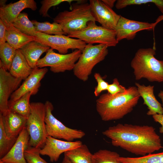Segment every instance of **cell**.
I'll use <instances>...</instances> for the list:
<instances>
[{
  "mask_svg": "<svg viewBox=\"0 0 163 163\" xmlns=\"http://www.w3.org/2000/svg\"><path fill=\"white\" fill-rule=\"evenodd\" d=\"M102 134L111 139L113 145L136 155L152 154L162 147L160 136L152 126L119 123Z\"/></svg>",
  "mask_w": 163,
  "mask_h": 163,
  "instance_id": "1",
  "label": "cell"
},
{
  "mask_svg": "<svg viewBox=\"0 0 163 163\" xmlns=\"http://www.w3.org/2000/svg\"><path fill=\"white\" fill-rule=\"evenodd\" d=\"M136 86H129L123 93L101 95L96 101V109L105 121L119 120L130 113L140 97Z\"/></svg>",
  "mask_w": 163,
  "mask_h": 163,
  "instance_id": "2",
  "label": "cell"
},
{
  "mask_svg": "<svg viewBox=\"0 0 163 163\" xmlns=\"http://www.w3.org/2000/svg\"><path fill=\"white\" fill-rule=\"evenodd\" d=\"M155 54V47L137 50L130 63L136 80L144 78L150 82H163V60L156 59Z\"/></svg>",
  "mask_w": 163,
  "mask_h": 163,
  "instance_id": "3",
  "label": "cell"
},
{
  "mask_svg": "<svg viewBox=\"0 0 163 163\" xmlns=\"http://www.w3.org/2000/svg\"><path fill=\"white\" fill-rule=\"evenodd\" d=\"M71 8L70 11L59 12L53 18L54 22L60 24L67 35L85 28L89 21H96L90 4L86 1L78 0L72 4Z\"/></svg>",
  "mask_w": 163,
  "mask_h": 163,
  "instance_id": "4",
  "label": "cell"
},
{
  "mask_svg": "<svg viewBox=\"0 0 163 163\" xmlns=\"http://www.w3.org/2000/svg\"><path fill=\"white\" fill-rule=\"evenodd\" d=\"M45 104L40 102L30 103V112L27 119L26 127L30 136L29 146L42 148L48 136L45 118Z\"/></svg>",
  "mask_w": 163,
  "mask_h": 163,
  "instance_id": "5",
  "label": "cell"
},
{
  "mask_svg": "<svg viewBox=\"0 0 163 163\" xmlns=\"http://www.w3.org/2000/svg\"><path fill=\"white\" fill-rule=\"evenodd\" d=\"M108 47L103 44H86L73 70L74 75L78 79L86 81L94 66L107 55Z\"/></svg>",
  "mask_w": 163,
  "mask_h": 163,
  "instance_id": "6",
  "label": "cell"
},
{
  "mask_svg": "<svg viewBox=\"0 0 163 163\" xmlns=\"http://www.w3.org/2000/svg\"><path fill=\"white\" fill-rule=\"evenodd\" d=\"M95 22L89 21L85 28L67 36L79 39L88 44L98 43L108 47L116 46L119 41L116 38L115 30L98 26Z\"/></svg>",
  "mask_w": 163,
  "mask_h": 163,
  "instance_id": "7",
  "label": "cell"
},
{
  "mask_svg": "<svg viewBox=\"0 0 163 163\" xmlns=\"http://www.w3.org/2000/svg\"><path fill=\"white\" fill-rule=\"evenodd\" d=\"M82 53V51L76 49L70 53L61 54L55 53L50 48L45 55L38 61L37 67H50V70L54 73L70 71L73 69Z\"/></svg>",
  "mask_w": 163,
  "mask_h": 163,
  "instance_id": "8",
  "label": "cell"
},
{
  "mask_svg": "<svg viewBox=\"0 0 163 163\" xmlns=\"http://www.w3.org/2000/svg\"><path fill=\"white\" fill-rule=\"evenodd\" d=\"M45 104L46 108L45 122L48 136L68 141L80 139L85 136V133L82 130L68 127L54 117L52 112L54 107L50 102L47 101Z\"/></svg>",
  "mask_w": 163,
  "mask_h": 163,
  "instance_id": "9",
  "label": "cell"
},
{
  "mask_svg": "<svg viewBox=\"0 0 163 163\" xmlns=\"http://www.w3.org/2000/svg\"><path fill=\"white\" fill-rule=\"evenodd\" d=\"M35 37L36 41L57 50L61 54H67L69 49H78L82 51L86 45L79 39L66 35H50L37 31Z\"/></svg>",
  "mask_w": 163,
  "mask_h": 163,
  "instance_id": "10",
  "label": "cell"
},
{
  "mask_svg": "<svg viewBox=\"0 0 163 163\" xmlns=\"http://www.w3.org/2000/svg\"><path fill=\"white\" fill-rule=\"evenodd\" d=\"M22 80L12 75L0 62V113L3 115L9 111V98Z\"/></svg>",
  "mask_w": 163,
  "mask_h": 163,
  "instance_id": "11",
  "label": "cell"
},
{
  "mask_svg": "<svg viewBox=\"0 0 163 163\" xmlns=\"http://www.w3.org/2000/svg\"><path fill=\"white\" fill-rule=\"evenodd\" d=\"M155 26V23L131 20L120 15L115 29L117 40L119 42L124 39L133 40L138 32L144 30H151Z\"/></svg>",
  "mask_w": 163,
  "mask_h": 163,
  "instance_id": "12",
  "label": "cell"
},
{
  "mask_svg": "<svg viewBox=\"0 0 163 163\" xmlns=\"http://www.w3.org/2000/svg\"><path fill=\"white\" fill-rule=\"evenodd\" d=\"M89 4L95 21L105 28L115 30L120 15L117 14L102 0H90Z\"/></svg>",
  "mask_w": 163,
  "mask_h": 163,
  "instance_id": "13",
  "label": "cell"
},
{
  "mask_svg": "<svg viewBox=\"0 0 163 163\" xmlns=\"http://www.w3.org/2000/svg\"><path fill=\"white\" fill-rule=\"evenodd\" d=\"M82 144L80 141H63L48 136L45 145L40 151V154L47 155L51 162L57 161L61 155L65 152L80 146Z\"/></svg>",
  "mask_w": 163,
  "mask_h": 163,
  "instance_id": "14",
  "label": "cell"
},
{
  "mask_svg": "<svg viewBox=\"0 0 163 163\" xmlns=\"http://www.w3.org/2000/svg\"><path fill=\"white\" fill-rule=\"evenodd\" d=\"M46 67L33 69L31 74L26 78L24 82L11 94L9 101H14L25 94L30 92L32 95L38 92L41 85L40 81L48 72Z\"/></svg>",
  "mask_w": 163,
  "mask_h": 163,
  "instance_id": "15",
  "label": "cell"
},
{
  "mask_svg": "<svg viewBox=\"0 0 163 163\" xmlns=\"http://www.w3.org/2000/svg\"><path fill=\"white\" fill-rule=\"evenodd\" d=\"M30 8L35 11L37 8L34 0H20L0 7V19L6 27L12 24L24 9Z\"/></svg>",
  "mask_w": 163,
  "mask_h": 163,
  "instance_id": "16",
  "label": "cell"
},
{
  "mask_svg": "<svg viewBox=\"0 0 163 163\" xmlns=\"http://www.w3.org/2000/svg\"><path fill=\"white\" fill-rule=\"evenodd\" d=\"M29 135L26 126L19 134L11 149L0 161L5 163H27L24 152L29 146Z\"/></svg>",
  "mask_w": 163,
  "mask_h": 163,
  "instance_id": "17",
  "label": "cell"
},
{
  "mask_svg": "<svg viewBox=\"0 0 163 163\" xmlns=\"http://www.w3.org/2000/svg\"><path fill=\"white\" fill-rule=\"evenodd\" d=\"M5 132L10 138L17 137L26 126L27 119L16 113L9 110L4 115L0 113Z\"/></svg>",
  "mask_w": 163,
  "mask_h": 163,
  "instance_id": "18",
  "label": "cell"
},
{
  "mask_svg": "<svg viewBox=\"0 0 163 163\" xmlns=\"http://www.w3.org/2000/svg\"><path fill=\"white\" fill-rule=\"evenodd\" d=\"M135 85L140 97L143 98V104L146 105L149 110L148 115L156 114H163V108L161 104L156 99L154 93V86H146L136 82Z\"/></svg>",
  "mask_w": 163,
  "mask_h": 163,
  "instance_id": "19",
  "label": "cell"
},
{
  "mask_svg": "<svg viewBox=\"0 0 163 163\" xmlns=\"http://www.w3.org/2000/svg\"><path fill=\"white\" fill-rule=\"evenodd\" d=\"M50 48L46 45L34 40L29 42L20 50L29 65L33 69L37 67L41 55Z\"/></svg>",
  "mask_w": 163,
  "mask_h": 163,
  "instance_id": "20",
  "label": "cell"
},
{
  "mask_svg": "<svg viewBox=\"0 0 163 163\" xmlns=\"http://www.w3.org/2000/svg\"><path fill=\"white\" fill-rule=\"evenodd\" d=\"M32 69L28 64L20 49L16 50L9 72L14 76L25 80L31 73Z\"/></svg>",
  "mask_w": 163,
  "mask_h": 163,
  "instance_id": "21",
  "label": "cell"
},
{
  "mask_svg": "<svg viewBox=\"0 0 163 163\" xmlns=\"http://www.w3.org/2000/svg\"><path fill=\"white\" fill-rule=\"evenodd\" d=\"M6 27V42L16 50L20 49L29 42L36 40L35 37L22 33L12 24Z\"/></svg>",
  "mask_w": 163,
  "mask_h": 163,
  "instance_id": "22",
  "label": "cell"
},
{
  "mask_svg": "<svg viewBox=\"0 0 163 163\" xmlns=\"http://www.w3.org/2000/svg\"><path fill=\"white\" fill-rule=\"evenodd\" d=\"M64 154L72 163H92L93 154L85 144L66 151Z\"/></svg>",
  "mask_w": 163,
  "mask_h": 163,
  "instance_id": "23",
  "label": "cell"
},
{
  "mask_svg": "<svg viewBox=\"0 0 163 163\" xmlns=\"http://www.w3.org/2000/svg\"><path fill=\"white\" fill-rule=\"evenodd\" d=\"M32 95L31 93L28 92L15 101L9 100V110L20 114L27 119L30 112V101Z\"/></svg>",
  "mask_w": 163,
  "mask_h": 163,
  "instance_id": "24",
  "label": "cell"
},
{
  "mask_svg": "<svg viewBox=\"0 0 163 163\" xmlns=\"http://www.w3.org/2000/svg\"><path fill=\"white\" fill-rule=\"evenodd\" d=\"M12 24L22 33L35 37L37 31L31 21L29 19L27 13L23 12L20 13Z\"/></svg>",
  "mask_w": 163,
  "mask_h": 163,
  "instance_id": "25",
  "label": "cell"
},
{
  "mask_svg": "<svg viewBox=\"0 0 163 163\" xmlns=\"http://www.w3.org/2000/svg\"><path fill=\"white\" fill-rule=\"evenodd\" d=\"M117 152L106 149H100L93 154L92 163H123Z\"/></svg>",
  "mask_w": 163,
  "mask_h": 163,
  "instance_id": "26",
  "label": "cell"
},
{
  "mask_svg": "<svg viewBox=\"0 0 163 163\" xmlns=\"http://www.w3.org/2000/svg\"><path fill=\"white\" fill-rule=\"evenodd\" d=\"M31 21L37 32L50 35H67L60 24L56 22L51 23L48 21L41 22L36 20H32Z\"/></svg>",
  "mask_w": 163,
  "mask_h": 163,
  "instance_id": "27",
  "label": "cell"
},
{
  "mask_svg": "<svg viewBox=\"0 0 163 163\" xmlns=\"http://www.w3.org/2000/svg\"><path fill=\"white\" fill-rule=\"evenodd\" d=\"M16 50L7 42L0 45V62L7 71L10 70Z\"/></svg>",
  "mask_w": 163,
  "mask_h": 163,
  "instance_id": "28",
  "label": "cell"
},
{
  "mask_svg": "<svg viewBox=\"0 0 163 163\" xmlns=\"http://www.w3.org/2000/svg\"><path fill=\"white\" fill-rule=\"evenodd\" d=\"M120 159L123 163H163V152L139 157L120 156Z\"/></svg>",
  "mask_w": 163,
  "mask_h": 163,
  "instance_id": "29",
  "label": "cell"
},
{
  "mask_svg": "<svg viewBox=\"0 0 163 163\" xmlns=\"http://www.w3.org/2000/svg\"><path fill=\"white\" fill-rule=\"evenodd\" d=\"M17 137L10 138L6 135L2 118L0 117V158L4 157L11 149Z\"/></svg>",
  "mask_w": 163,
  "mask_h": 163,
  "instance_id": "30",
  "label": "cell"
},
{
  "mask_svg": "<svg viewBox=\"0 0 163 163\" xmlns=\"http://www.w3.org/2000/svg\"><path fill=\"white\" fill-rule=\"evenodd\" d=\"M41 149L29 146L24 152V156L27 163H48L40 156Z\"/></svg>",
  "mask_w": 163,
  "mask_h": 163,
  "instance_id": "31",
  "label": "cell"
},
{
  "mask_svg": "<svg viewBox=\"0 0 163 163\" xmlns=\"http://www.w3.org/2000/svg\"><path fill=\"white\" fill-rule=\"evenodd\" d=\"M76 0H43L41 1V6L39 10V14L44 17H50L48 14L50 8L53 7L61 3L67 2L70 4L71 2Z\"/></svg>",
  "mask_w": 163,
  "mask_h": 163,
  "instance_id": "32",
  "label": "cell"
},
{
  "mask_svg": "<svg viewBox=\"0 0 163 163\" xmlns=\"http://www.w3.org/2000/svg\"><path fill=\"white\" fill-rule=\"evenodd\" d=\"M94 77L97 82V85L95 88L94 94L95 96L97 97L102 91L107 90L109 84L104 80L98 73H94Z\"/></svg>",
  "mask_w": 163,
  "mask_h": 163,
  "instance_id": "33",
  "label": "cell"
},
{
  "mask_svg": "<svg viewBox=\"0 0 163 163\" xmlns=\"http://www.w3.org/2000/svg\"><path fill=\"white\" fill-rule=\"evenodd\" d=\"M126 89L120 84L117 78H114L113 83L109 85L107 90V93L110 94L114 95L118 93H123L126 91Z\"/></svg>",
  "mask_w": 163,
  "mask_h": 163,
  "instance_id": "34",
  "label": "cell"
},
{
  "mask_svg": "<svg viewBox=\"0 0 163 163\" xmlns=\"http://www.w3.org/2000/svg\"><path fill=\"white\" fill-rule=\"evenodd\" d=\"M7 27L0 19V45L6 42V34Z\"/></svg>",
  "mask_w": 163,
  "mask_h": 163,
  "instance_id": "35",
  "label": "cell"
},
{
  "mask_svg": "<svg viewBox=\"0 0 163 163\" xmlns=\"http://www.w3.org/2000/svg\"><path fill=\"white\" fill-rule=\"evenodd\" d=\"M152 116L154 121L161 125V126L159 128V131L161 133H163V114L156 113Z\"/></svg>",
  "mask_w": 163,
  "mask_h": 163,
  "instance_id": "36",
  "label": "cell"
},
{
  "mask_svg": "<svg viewBox=\"0 0 163 163\" xmlns=\"http://www.w3.org/2000/svg\"><path fill=\"white\" fill-rule=\"evenodd\" d=\"M102 1L107 5L112 8L116 0H102Z\"/></svg>",
  "mask_w": 163,
  "mask_h": 163,
  "instance_id": "37",
  "label": "cell"
},
{
  "mask_svg": "<svg viewBox=\"0 0 163 163\" xmlns=\"http://www.w3.org/2000/svg\"><path fill=\"white\" fill-rule=\"evenodd\" d=\"M158 97L161 99L162 102V107L163 108V91H160L159 93Z\"/></svg>",
  "mask_w": 163,
  "mask_h": 163,
  "instance_id": "38",
  "label": "cell"
},
{
  "mask_svg": "<svg viewBox=\"0 0 163 163\" xmlns=\"http://www.w3.org/2000/svg\"><path fill=\"white\" fill-rule=\"evenodd\" d=\"M62 163H72L67 157L65 156L63 159Z\"/></svg>",
  "mask_w": 163,
  "mask_h": 163,
  "instance_id": "39",
  "label": "cell"
},
{
  "mask_svg": "<svg viewBox=\"0 0 163 163\" xmlns=\"http://www.w3.org/2000/svg\"><path fill=\"white\" fill-rule=\"evenodd\" d=\"M7 0H1L0 1V7H4L5 6L6 4V2Z\"/></svg>",
  "mask_w": 163,
  "mask_h": 163,
  "instance_id": "40",
  "label": "cell"
},
{
  "mask_svg": "<svg viewBox=\"0 0 163 163\" xmlns=\"http://www.w3.org/2000/svg\"><path fill=\"white\" fill-rule=\"evenodd\" d=\"M158 19V20L159 22L163 20V15L159 16Z\"/></svg>",
  "mask_w": 163,
  "mask_h": 163,
  "instance_id": "41",
  "label": "cell"
},
{
  "mask_svg": "<svg viewBox=\"0 0 163 163\" xmlns=\"http://www.w3.org/2000/svg\"><path fill=\"white\" fill-rule=\"evenodd\" d=\"M0 163H4L2 161H0Z\"/></svg>",
  "mask_w": 163,
  "mask_h": 163,
  "instance_id": "42",
  "label": "cell"
},
{
  "mask_svg": "<svg viewBox=\"0 0 163 163\" xmlns=\"http://www.w3.org/2000/svg\"></svg>",
  "mask_w": 163,
  "mask_h": 163,
  "instance_id": "43",
  "label": "cell"
}]
</instances>
